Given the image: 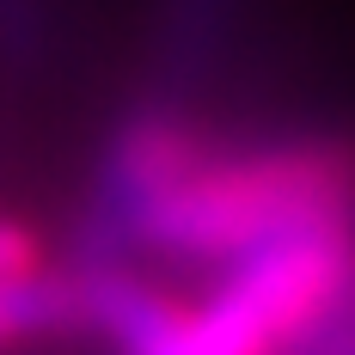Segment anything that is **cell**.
I'll return each instance as SVG.
<instances>
[{"instance_id": "obj_1", "label": "cell", "mask_w": 355, "mask_h": 355, "mask_svg": "<svg viewBox=\"0 0 355 355\" xmlns=\"http://www.w3.org/2000/svg\"><path fill=\"white\" fill-rule=\"evenodd\" d=\"M331 227H355V141L288 135L239 153L214 147L172 196L153 202L135 251L172 263H233L276 239Z\"/></svg>"}, {"instance_id": "obj_2", "label": "cell", "mask_w": 355, "mask_h": 355, "mask_svg": "<svg viewBox=\"0 0 355 355\" xmlns=\"http://www.w3.org/2000/svg\"><path fill=\"white\" fill-rule=\"evenodd\" d=\"M43 263V245L25 220H0V282H19Z\"/></svg>"}, {"instance_id": "obj_3", "label": "cell", "mask_w": 355, "mask_h": 355, "mask_svg": "<svg viewBox=\"0 0 355 355\" xmlns=\"http://www.w3.org/2000/svg\"><path fill=\"white\" fill-rule=\"evenodd\" d=\"M19 343V324H12V306H6V282H0V349Z\"/></svg>"}]
</instances>
